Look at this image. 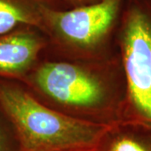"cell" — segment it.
I'll list each match as a JSON object with an SVG mask.
<instances>
[{
  "label": "cell",
  "mask_w": 151,
  "mask_h": 151,
  "mask_svg": "<svg viewBox=\"0 0 151 151\" xmlns=\"http://www.w3.org/2000/svg\"><path fill=\"white\" fill-rule=\"evenodd\" d=\"M21 82L40 102L71 119L105 127L124 119L127 86L119 54L94 61L43 55Z\"/></svg>",
  "instance_id": "cell-1"
},
{
  "label": "cell",
  "mask_w": 151,
  "mask_h": 151,
  "mask_svg": "<svg viewBox=\"0 0 151 151\" xmlns=\"http://www.w3.org/2000/svg\"><path fill=\"white\" fill-rule=\"evenodd\" d=\"M0 106L14 127L20 151L91 149L108 127L71 119L45 106L21 81L0 78Z\"/></svg>",
  "instance_id": "cell-2"
},
{
  "label": "cell",
  "mask_w": 151,
  "mask_h": 151,
  "mask_svg": "<svg viewBox=\"0 0 151 151\" xmlns=\"http://www.w3.org/2000/svg\"><path fill=\"white\" fill-rule=\"evenodd\" d=\"M124 0H102L91 5L48 11L40 30L46 38L44 55L94 61L119 54L117 32Z\"/></svg>",
  "instance_id": "cell-3"
},
{
  "label": "cell",
  "mask_w": 151,
  "mask_h": 151,
  "mask_svg": "<svg viewBox=\"0 0 151 151\" xmlns=\"http://www.w3.org/2000/svg\"><path fill=\"white\" fill-rule=\"evenodd\" d=\"M117 45L127 86L123 121L151 124V0H124Z\"/></svg>",
  "instance_id": "cell-4"
},
{
  "label": "cell",
  "mask_w": 151,
  "mask_h": 151,
  "mask_svg": "<svg viewBox=\"0 0 151 151\" xmlns=\"http://www.w3.org/2000/svg\"><path fill=\"white\" fill-rule=\"evenodd\" d=\"M46 45L45 35L32 26L0 34V78L21 81L43 57Z\"/></svg>",
  "instance_id": "cell-5"
},
{
  "label": "cell",
  "mask_w": 151,
  "mask_h": 151,
  "mask_svg": "<svg viewBox=\"0 0 151 151\" xmlns=\"http://www.w3.org/2000/svg\"><path fill=\"white\" fill-rule=\"evenodd\" d=\"M68 9L63 0H0V34L24 26L40 29L48 11Z\"/></svg>",
  "instance_id": "cell-6"
},
{
  "label": "cell",
  "mask_w": 151,
  "mask_h": 151,
  "mask_svg": "<svg viewBox=\"0 0 151 151\" xmlns=\"http://www.w3.org/2000/svg\"><path fill=\"white\" fill-rule=\"evenodd\" d=\"M96 150L151 151V124L124 120L108 126Z\"/></svg>",
  "instance_id": "cell-7"
},
{
  "label": "cell",
  "mask_w": 151,
  "mask_h": 151,
  "mask_svg": "<svg viewBox=\"0 0 151 151\" xmlns=\"http://www.w3.org/2000/svg\"><path fill=\"white\" fill-rule=\"evenodd\" d=\"M0 151H20L14 127L0 106Z\"/></svg>",
  "instance_id": "cell-8"
},
{
  "label": "cell",
  "mask_w": 151,
  "mask_h": 151,
  "mask_svg": "<svg viewBox=\"0 0 151 151\" xmlns=\"http://www.w3.org/2000/svg\"><path fill=\"white\" fill-rule=\"evenodd\" d=\"M63 1L69 9H73V8H78L82 6L91 5L93 4L101 2L102 0H63Z\"/></svg>",
  "instance_id": "cell-9"
},
{
  "label": "cell",
  "mask_w": 151,
  "mask_h": 151,
  "mask_svg": "<svg viewBox=\"0 0 151 151\" xmlns=\"http://www.w3.org/2000/svg\"><path fill=\"white\" fill-rule=\"evenodd\" d=\"M73 151H97L96 150V147L95 148H91V149H83V150H78Z\"/></svg>",
  "instance_id": "cell-10"
}]
</instances>
